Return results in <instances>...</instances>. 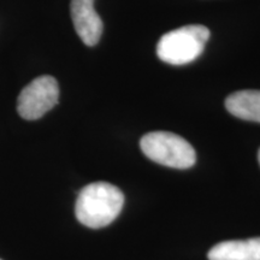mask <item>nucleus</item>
Instances as JSON below:
<instances>
[{
  "mask_svg": "<svg viewBox=\"0 0 260 260\" xmlns=\"http://www.w3.org/2000/svg\"><path fill=\"white\" fill-rule=\"evenodd\" d=\"M70 14L75 30L83 44L95 46L102 38L104 24L94 9V0H71Z\"/></svg>",
  "mask_w": 260,
  "mask_h": 260,
  "instance_id": "39448f33",
  "label": "nucleus"
},
{
  "mask_svg": "<svg viewBox=\"0 0 260 260\" xmlns=\"http://www.w3.org/2000/svg\"><path fill=\"white\" fill-rule=\"evenodd\" d=\"M209 38L210 30L204 25L181 27L162 35L157 45V54L168 64H189L203 53Z\"/></svg>",
  "mask_w": 260,
  "mask_h": 260,
  "instance_id": "f03ea898",
  "label": "nucleus"
},
{
  "mask_svg": "<svg viewBox=\"0 0 260 260\" xmlns=\"http://www.w3.org/2000/svg\"><path fill=\"white\" fill-rule=\"evenodd\" d=\"M209 260H260V237L223 241L209 251Z\"/></svg>",
  "mask_w": 260,
  "mask_h": 260,
  "instance_id": "423d86ee",
  "label": "nucleus"
},
{
  "mask_svg": "<svg viewBox=\"0 0 260 260\" xmlns=\"http://www.w3.org/2000/svg\"><path fill=\"white\" fill-rule=\"evenodd\" d=\"M140 147L151 160L175 169L191 168L197 153L189 142L180 135L169 132H153L142 136Z\"/></svg>",
  "mask_w": 260,
  "mask_h": 260,
  "instance_id": "7ed1b4c3",
  "label": "nucleus"
},
{
  "mask_svg": "<svg viewBox=\"0 0 260 260\" xmlns=\"http://www.w3.org/2000/svg\"><path fill=\"white\" fill-rule=\"evenodd\" d=\"M225 107L237 118L260 123V90H240L230 94Z\"/></svg>",
  "mask_w": 260,
  "mask_h": 260,
  "instance_id": "0eeeda50",
  "label": "nucleus"
},
{
  "mask_svg": "<svg viewBox=\"0 0 260 260\" xmlns=\"http://www.w3.org/2000/svg\"><path fill=\"white\" fill-rule=\"evenodd\" d=\"M258 159H259V164H260V149H259V153H258Z\"/></svg>",
  "mask_w": 260,
  "mask_h": 260,
  "instance_id": "6e6552de",
  "label": "nucleus"
},
{
  "mask_svg": "<svg viewBox=\"0 0 260 260\" xmlns=\"http://www.w3.org/2000/svg\"><path fill=\"white\" fill-rule=\"evenodd\" d=\"M123 205L124 195L119 188L107 182H94L80 190L75 213L81 224L99 229L119 216Z\"/></svg>",
  "mask_w": 260,
  "mask_h": 260,
  "instance_id": "f257e3e1",
  "label": "nucleus"
},
{
  "mask_svg": "<svg viewBox=\"0 0 260 260\" xmlns=\"http://www.w3.org/2000/svg\"><path fill=\"white\" fill-rule=\"evenodd\" d=\"M59 99V86L54 77L44 75L27 84L17 99V111L22 118L35 121L53 109Z\"/></svg>",
  "mask_w": 260,
  "mask_h": 260,
  "instance_id": "20e7f679",
  "label": "nucleus"
}]
</instances>
